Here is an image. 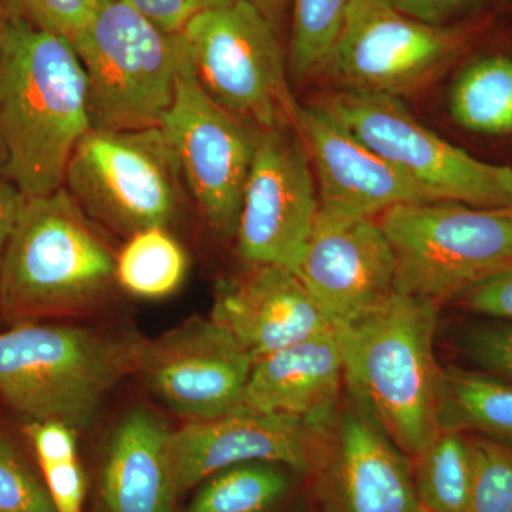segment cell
<instances>
[{
  "label": "cell",
  "mask_w": 512,
  "mask_h": 512,
  "mask_svg": "<svg viewBox=\"0 0 512 512\" xmlns=\"http://www.w3.org/2000/svg\"><path fill=\"white\" fill-rule=\"evenodd\" d=\"M90 128L86 73L72 42L10 18L0 42V163L26 198L63 187Z\"/></svg>",
  "instance_id": "cell-1"
},
{
  "label": "cell",
  "mask_w": 512,
  "mask_h": 512,
  "mask_svg": "<svg viewBox=\"0 0 512 512\" xmlns=\"http://www.w3.org/2000/svg\"><path fill=\"white\" fill-rule=\"evenodd\" d=\"M439 303L394 291L336 329L355 404L406 456L443 429L444 379L434 355Z\"/></svg>",
  "instance_id": "cell-2"
},
{
  "label": "cell",
  "mask_w": 512,
  "mask_h": 512,
  "mask_svg": "<svg viewBox=\"0 0 512 512\" xmlns=\"http://www.w3.org/2000/svg\"><path fill=\"white\" fill-rule=\"evenodd\" d=\"M99 225L66 188L28 198L0 255V311L16 322L92 312L117 285Z\"/></svg>",
  "instance_id": "cell-3"
},
{
  "label": "cell",
  "mask_w": 512,
  "mask_h": 512,
  "mask_svg": "<svg viewBox=\"0 0 512 512\" xmlns=\"http://www.w3.org/2000/svg\"><path fill=\"white\" fill-rule=\"evenodd\" d=\"M143 340L86 326L18 323L0 333V399L30 421L89 426L136 372Z\"/></svg>",
  "instance_id": "cell-4"
},
{
  "label": "cell",
  "mask_w": 512,
  "mask_h": 512,
  "mask_svg": "<svg viewBox=\"0 0 512 512\" xmlns=\"http://www.w3.org/2000/svg\"><path fill=\"white\" fill-rule=\"evenodd\" d=\"M87 82L94 130L160 127L187 40L158 28L128 0H97L72 40Z\"/></svg>",
  "instance_id": "cell-5"
},
{
  "label": "cell",
  "mask_w": 512,
  "mask_h": 512,
  "mask_svg": "<svg viewBox=\"0 0 512 512\" xmlns=\"http://www.w3.org/2000/svg\"><path fill=\"white\" fill-rule=\"evenodd\" d=\"M396 259V291L436 303L512 268V208L402 204L379 221Z\"/></svg>",
  "instance_id": "cell-6"
},
{
  "label": "cell",
  "mask_w": 512,
  "mask_h": 512,
  "mask_svg": "<svg viewBox=\"0 0 512 512\" xmlns=\"http://www.w3.org/2000/svg\"><path fill=\"white\" fill-rule=\"evenodd\" d=\"M180 167L160 127L90 128L67 165L63 187L97 225L120 237L167 227L181 202Z\"/></svg>",
  "instance_id": "cell-7"
},
{
  "label": "cell",
  "mask_w": 512,
  "mask_h": 512,
  "mask_svg": "<svg viewBox=\"0 0 512 512\" xmlns=\"http://www.w3.org/2000/svg\"><path fill=\"white\" fill-rule=\"evenodd\" d=\"M497 15L433 26L387 0H352L326 72L346 90L400 97L426 86L491 29Z\"/></svg>",
  "instance_id": "cell-8"
},
{
  "label": "cell",
  "mask_w": 512,
  "mask_h": 512,
  "mask_svg": "<svg viewBox=\"0 0 512 512\" xmlns=\"http://www.w3.org/2000/svg\"><path fill=\"white\" fill-rule=\"evenodd\" d=\"M198 82L215 103L259 131L292 123L276 28L248 0L207 10L185 26Z\"/></svg>",
  "instance_id": "cell-9"
},
{
  "label": "cell",
  "mask_w": 512,
  "mask_h": 512,
  "mask_svg": "<svg viewBox=\"0 0 512 512\" xmlns=\"http://www.w3.org/2000/svg\"><path fill=\"white\" fill-rule=\"evenodd\" d=\"M325 106L434 200L512 208V168L484 163L443 140L400 97L342 90Z\"/></svg>",
  "instance_id": "cell-10"
},
{
  "label": "cell",
  "mask_w": 512,
  "mask_h": 512,
  "mask_svg": "<svg viewBox=\"0 0 512 512\" xmlns=\"http://www.w3.org/2000/svg\"><path fill=\"white\" fill-rule=\"evenodd\" d=\"M160 128L204 220L220 237L235 238L258 130L202 89L188 43Z\"/></svg>",
  "instance_id": "cell-11"
},
{
  "label": "cell",
  "mask_w": 512,
  "mask_h": 512,
  "mask_svg": "<svg viewBox=\"0 0 512 512\" xmlns=\"http://www.w3.org/2000/svg\"><path fill=\"white\" fill-rule=\"evenodd\" d=\"M319 211L311 158L289 124L259 131L237 228L249 265L295 271Z\"/></svg>",
  "instance_id": "cell-12"
},
{
  "label": "cell",
  "mask_w": 512,
  "mask_h": 512,
  "mask_svg": "<svg viewBox=\"0 0 512 512\" xmlns=\"http://www.w3.org/2000/svg\"><path fill=\"white\" fill-rule=\"evenodd\" d=\"M254 359L214 319L191 318L143 340L136 372L151 393L187 423L241 409Z\"/></svg>",
  "instance_id": "cell-13"
},
{
  "label": "cell",
  "mask_w": 512,
  "mask_h": 512,
  "mask_svg": "<svg viewBox=\"0 0 512 512\" xmlns=\"http://www.w3.org/2000/svg\"><path fill=\"white\" fill-rule=\"evenodd\" d=\"M293 272L336 329L396 291V259L379 222L322 208Z\"/></svg>",
  "instance_id": "cell-14"
},
{
  "label": "cell",
  "mask_w": 512,
  "mask_h": 512,
  "mask_svg": "<svg viewBox=\"0 0 512 512\" xmlns=\"http://www.w3.org/2000/svg\"><path fill=\"white\" fill-rule=\"evenodd\" d=\"M292 124L318 178L322 210L373 218L397 205L437 201L367 147L325 104H293Z\"/></svg>",
  "instance_id": "cell-15"
},
{
  "label": "cell",
  "mask_w": 512,
  "mask_h": 512,
  "mask_svg": "<svg viewBox=\"0 0 512 512\" xmlns=\"http://www.w3.org/2000/svg\"><path fill=\"white\" fill-rule=\"evenodd\" d=\"M211 319L227 329L252 359L336 330L291 269L249 265L244 274L220 282Z\"/></svg>",
  "instance_id": "cell-16"
},
{
  "label": "cell",
  "mask_w": 512,
  "mask_h": 512,
  "mask_svg": "<svg viewBox=\"0 0 512 512\" xmlns=\"http://www.w3.org/2000/svg\"><path fill=\"white\" fill-rule=\"evenodd\" d=\"M311 429L296 417L239 409L173 431L177 493L238 464L265 461L292 470L311 466Z\"/></svg>",
  "instance_id": "cell-17"
},
{
  "label": "cell",
  "mask_w": 512,
  "mask_h": 512,
  "mask_svg": "<svg viewBox=\"0 0 512 512\" xmlns=\"http://www.w3.org/2000/svg\"><path fill=\"white\" fill-rule=\"evenodd\" d=\"M345 382L336 330L255 360L241 409L285 414L318 431L328 423Z\"/></svg>",
  "instance_id": "cell-18"
},
{
  "label": "cell",
  "mask_w": 512,
  "mask_h": 512,
  "mask_svg": "<svg viewBox=\"0 0 512 512\" xmlns=\"http://www.w3.org/2000/svg\"><path fill=\"white\" fill-rule=\"evenodd\" d=\"M101 493L109 512H173V430L143 407L124 414L107 450Z\"/></svg>",
  "instance_id": "cell-19"
},
{
  "label": "cell",
  "mask_w": 512,
  "mask_h": 512,
  "mask_svg": "<svg viewBox=\"0 0 512 512\" xmlns=\"http://www.w3.org/2000/svg\"><path fill=\"white\" fill-rule=\"evenodd\" d=\"M336 476L343 512H419L409 457L356 406L338 431Z\"/></svg>",
  "instance_id": "cell-20"
},
{
  "label": "cell",
  "mask_w": 512,
  "mask_h": 512,
  "mask_svg": "<svg viewBox=\"0 0 512 512\" xmlns=\"http://www.w3.org/2000/svg\"><path fill=\"white\" fill-rule=\"evenodd\" d=\"M458 126L484 136L512 134V55L488 50L458 73L450 92Z\"/></svg>",
  "instance_id": "cell-21"
},
{
  "label": "cell",
  "mask_w": 512,
  "mask_h": 512,
  "mask_svg": "<svg viewBox=\"0 0 512 512\" xmlns=\"http://www.w3.org/2000/svg\"><path fill=\"white\" fill-rule=\"evenodd\" d=\"M443 427L512 444V384L450 367L444 379Z\"/></svg>",
  "instance_id": "cell-22"
},
{
  "label": "cell",
  "mask_w": 512,
  "mask_h": 512,
  "mask_svg": "<svg viewBox=\"0 0 512 512\" xmlns=\"http://www.w3.org/2000/svg\"><path fill=\"white\" fill-rule=\"evenodd\" d=\"M414 460V485L421 508L430 512L468 511L473 461L466 431L443 427Z\"/></svg>",
  "instance_id": "cell-23"
},
{
  "label": "cell",
  "mask_w": 512,
  "mask_h": 512,
  "mask_svg": "<svg viewBox=\"0 0 512 512\" xmlns=\"http://www.w3.org/2000/svg\"><path fill=\"white\" fill-rule=\"evenodd\" d=\"M187 269V254L167 227L148 228L127 238L117 254V285L137 298H167L183 285Z\"/></svg>",
  "instance_id": "cell-24"
},
{
  "label": "cell",
  "mask_w": 512,
  "mask_h": 512,
  "mask_svg": "<svg viewBox=\"0 0 512 512\" xmlns=\"http://www.w3.org/2000/svg\"><path fill=\"white\" fill-rule=\"evenodd\" d=\"M288 490L284 466L265 461L238 464L201 483L187 512H266Z\"/></svg>",
  "instance_id": "cell-25"
},
{
  "label": "cell",
  "mask_w": 512,
  "mask_h": 512,
  "mask_svg": "<svg viewBox=\"0 0 512 512\" xmlns=\"http://www.w3.org/2000/svg\"><path fill=\"white\" fill-rule=\"evenodd\" d=\"M352 0H292L289 69L303 80L328 70Z\"/></svg>",
  "instance_id": "cell-26"
},
{
  "label": "cell",
  "mask_w": 512,
  "mask_h": 512,
  "mask_svg": "<svg viewBox=\"0 0 512 512\" xmlns=\"http://www.w3.org/2000/svg\"><path fill=\"white\" fill-rule=\"evenodd\" d=\"M473 480L467 512H512V444L470 436Z\"/></svg>",
  "instance_id": "cell-27"
},
{
  "label": "cell",
  "mask_w": 512,
  "mask_h": 512,
  "mask_svg": "<svg viewBox=\"0 0 512 512\" xmlns=\"http://www.w3.org/2000/svg\"><path fill=\"white\" fill-rule=\"evenodd\" d=\"M0 512H57L47 488L30 473L12 441L2 433Z\"/></svg>",
  "instance_id": "cell-28"
},
{
  "label": "cell",
  "mask_w": 512,
  "mask_h": 512,
  "mask_svg": "<svg viewBox=\"0 0 512 512\" xmlns=\"http://www.w3.org/2000/svg\"><path fill=\"white\" fill-rule=\"evenodd\" d=\"M10 18L22 19L67 40L87 25L97 0H0Z\"/></svg>",
  "instance_id": "cell-29"
},
{
  "label": "cell",
  "mask_w": 512,
  "mask_h": 512,
  "mask_svg": "<svg viewBox=\"0 0 512 512\" xmlns=\"http://www.w3.org/2000/svg\"><path fill=\"white\" fill-rule=\"evenodd\" d=\"M409 18L433 26L453 25L483 15H500L512 0H387Z\"/></svg>",
  "instance_id": "cell-30"
},
{
  "label": "cell",
  "mask_w": 512,
  "mask_h": 512,
  "mask_svg": "<svg viewBox=\"0 0 512 512\" xmlns=\"http://www.w3.org/2000/svg\"><path fill=\"white\" fill-rule=\"evenodd\" d=\"M463 343L467 355L487 375L512 382V322L473 326L467 330Z\"/></svg>",
  "instance_id": "cell-31"
},
{
  "label": "cell",
  "mask_w": 512,
  "mask_h": 512,
  "mask_svg": "<svg viewBox=\"0 0 512 512\" xmlns=\"http://www.w3.org/2000/svg\"><path fill=\"white\" fill-rule=\"evenodd\" d=\"M158 28L168 33H181L195 16L207 10L231 5L235 0H128Z\"/></svg>",
  "instance_id": "cell-32"
},
{
  "label": "cell",
  "mask_w": 512,
  "mask_h": 512,
  "mask_svg": "<svg viewBox=\"0 0 512 512\" xmlns=\"http://www.w3.org/2000/svg\"><path fill=\"white\" fill-rule=\"evenodd\" d=\"M25 431L35 447L40 467L77 458L76 430L66 423L57 420L32 421Z\"/></svg>",
  "instance_id": "cell-33"
},
{
  "label": "cell",
  "mask_w": 512,
  "mask_h": 512,
  "mask_svg": "<svg viewBox=\"0 0 512 512\" xmlns=\"http://www.w3.org/2000/svg\"><path fill=\"white\" fill-rule=\"evenodd\" d=\"M46 488L57 512H82L86 478L79 460L42 467Z\"/></svg>",
  "instance_id": "cell-34"
},
{
  "label": "cell",
  "mask_w": 512,
  "mask_h": 512,
  "mask_svg": "<svg viewBox=\"0 0 512 512\" xmlns=\"http://www.w3.org/2000/svg\"><path fill=\"white\" fill-rule=\"evenodd\" d=\"M460 299L470 311L512 322V268L474 286Z\"/></svg>",
  "instance_id": "cell-35"
},
{
  "label": "cell",
  "mask_w": 512,
  "mask_h": 512,
  "mask_svg": "<svg viewBox=\"0 0 512 512\" xmlns=\"http://www.w3.org/2000/svg\"><path fill=\"white\" fill-rule=\"evenodd\" d=\"M26 201L28 198L22 194L18 185L9 177L5 167L0 163V255L18 224Z\"/></svg>",
  "instance_id": "cell-36"
},
{
  "label": "cell",
  "mask_w": 512,
  "mask_h": 512,
  "mask_svg": "<svg viewBox=\"0 0 512 512\" xmlns=\"http://www.w3.org/2000/svg\"><path fill=\"white\" fill-rule=\"evenodd\" d=\"M252 5L256 6L262 13L274 23L275 28L282 16V10L286 6L288 0H248Z\"/></svg>",
  "instance_id": "cell-37"
},
{
  "label": "cell",
  "mask_w": 512,
  "mask_h": 512,
  "mask_svg": "<svg viewBox=\"0 0 512 512\" xmlns=\"http://www.w3.org/2000/svg\"><path fill=\"white\" fill-rule=\"evenodd\" d=\"M9 19V13L6 12L5 6L0 2V42H2L6 28H8Z\"/></svg>",
  "instance_id": "cell-38"
},
{
  "label": "cell",
  "mask_w": 512,
  "mask_h": 512,
  "mask_svg": "<svg viewBox=\"0 0 512 512\" xmlns=\"http://www.w3.org/2000/svg\"><path fill=\"white\" fill-rule=\"evenodd\" d=\"M419 512H430V511L424 510V508H420Z\"/></svg>",
  "instance_id": "cell-39"
}]
</instances>
